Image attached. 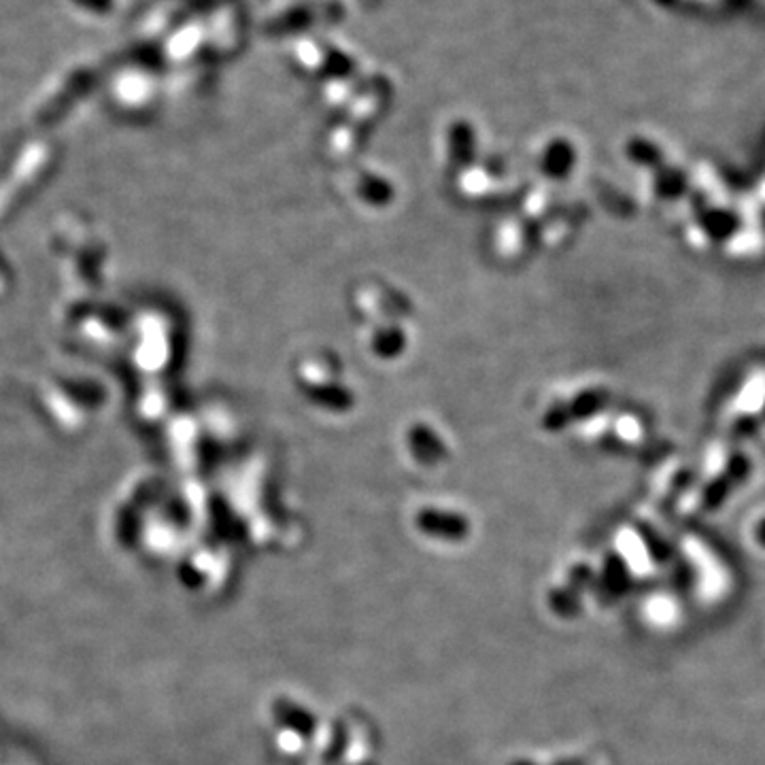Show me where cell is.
<instances>
[{
  "label": "cell",
  "mask_w": 765,
  "mask_h": 765,
  "mask_svg": "<svg viewBox=\"0 0 765 765\" xmlns=\"http://www.w3.org/2000/svg\"><path fill=\"white\" fill-rule=\"evenodd\" d=\"M751 472H753L751 457H746L740 451L731 453L721 474L714 476V479L702 491V508L706 510V513L719 510L729 500L731 493L748 481Z\"/></svg>",
  "instance_id": "1"
},
{
  "label": "cell",
  "mask_w": 765,
  "mask_h": 765,
  "mask_svg": "<svg viewBox=\"0 0 765 765\" xmlns=\"http://www.w3.org/2000/svg\"><path fill=\"white\" fill-rule=\"evenodd\" d=\"M697 224L702 226L712 243H725L727 238L740 230V217L727 209H706L697 215Z\"/></svg>",
  "instance_id": "2"
},
{
  "label": "cell",
  "mask_w": 765,
  "mask_h": 765,
  "mask_svg": "<svg viewBox=\"0 0 765 765\" xmlns=\"http://www.w3.org/2000/svg\"><path fill=\"white\" fill-rule=\"evenodd\" d=\"M687 190H689V177L683 173V170H678V168H659L657 170L655 192L661 198L674 200V198L685 196Z\"/></svg>",
  "instance_id": "3"
},
{
  "label": "cell",
  "mask_w": 765,
  "mask_h": 765,
  "mask_svg": "<svg viewBox=\"0 0 765 765\" xmlns=\"http://www.w3.org/2000/svg\"><path fill=\"white\" fill-rule=\"evenodd\" d=\"M640 534L644 538L646 549L651 551V555H653V559L657 561V564H666V561L672 557V547H670V544L663 540L655 530H651L649 525H642L640 527Z\"/></svg>",
  "instance_id": "4"
},
{
  "label": "cell",
  "mask_w": 765,
  "mask_h": 765,
  "mask_svg": "<svg viewBox=\"0 0 765 765\" xmlns=\"http://www.w3.org/2000/svg\"><path fill=\"white\" fill-rule=\"evenodd\" d=\"M629 156L644 166H657L659 168V164H661V153L651 143H642V141L632 143V147H629Z\"/></svg>",
  "instance_id": "5"
},
{
  "label": "cell",
  "mask_w": 765,
  "mask_h": 765,
  "mask_svg": "<svg viewBox=\"0 0 765 765\" xmlns=\"http://www.w3.org/2000/svg\"><path fill=\"white\" fill-rule=\"evenodd\" d=\"M759 430V423L753 415H744L734 423V436L736 438H748Z\"/></svg>",
  "instance_id": "6"
},
{
  "label": "cell",
  "mask_w": 765,
  "mask_h": 765,
  "mask_svg": "<svg viewBox=\"0 0 765 765\" xmlns=\"http://www.w3.org/2000/svg\"><path fill=\"white\" fill-rule=\"evenodd\" d=\"M755 538H757V542L761 544V547L765 549V517L755 527Z\"/></svg>",
  "instance_id": "7"
}]
</instances>
